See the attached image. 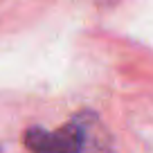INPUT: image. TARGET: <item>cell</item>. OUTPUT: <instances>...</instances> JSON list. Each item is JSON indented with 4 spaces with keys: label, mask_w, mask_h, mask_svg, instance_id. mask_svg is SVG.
Returning a JSON list of instances; mask_svg holds the SVG:
<instances>
[{
    "label": "cell",
    "mask_w": 153,
    "mask_h": 153,
    "mask_svg": "<svg viewBox=\"0 0 153 153\" xmlns=\"http://www.w3.org/2000/svg\"><path fill=\"white\" fill-rule=\"evenodd\" d=\"M0 153H2V149H0Z\"/></svg>",
    "instance_id": "2"
},
{
    "label": "cell",
    "mask_w": 153,
    "mask_h": 153,
    "mask_svg": "<svg viewBox=\"0 0 153 153\" xmlns=\"http://www.w3.org/2000/svg\"><path fill=\"white\" fill-rule=\"evenodd\" d=\"M92 120L72 117L59 128L29 126L23 133V146L27 153H86Z\"/></svg>",
    "instance_id": "1"
}]
</instances>
